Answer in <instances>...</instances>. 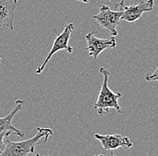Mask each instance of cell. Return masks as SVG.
Masks as SVG:
<instances>
[{"mask_svg":"<svg viewBox=\"0 0 158 156\" xmlns=\"http://www.w3.org/2000/svg\"><path fill=\"white\" fill-rule=\"evenodd\" d=\"M99 72L102 75L103 81L97 101L94 104V109H96L99 115L108 113L110 109H115L118 113H122L121 108L118 103V100L122 96V94L120 92H113L108 85L109 79L111 76L110 72L103 67L99 68Z\"/></svg>","mask_w":158,"mask_h":156,"instance_id":"7a4b0ae2","label":"cell"},{"mask_svg":"<svg viewBox=\"0 0 158 156\" xmlns=\"http://www.w3.org/2000/svg\"><path fill=\"white\" fill-rule=\"evenodd\" d=\"M95 31H91L85 36L87 46L85 49L88 50L89 56H92L94 59H96L98 56L106 49H115L117 45L116 39L112 36L108 39H101L95 36Z\"/></svg>","mask_w":158,"mask_h":156,"instance_id":"5b68a950","label":"cell"},{"mask_svg":"<svg viewBox=\"0 0 158 156\" xmlns=\"http://www.w3.org/2000/svg\"><path fill=\"white\" fill-rule=\"evenodd\" d=\"M0 63H1V59H0Z\"/></svg>","mask_w":158,"mask_h":156,"instance_id":"e0dca14e","label":"cell"},{"mask_svg":"<svg viewBox=\"0 0 158 156\" xmlns=\"http://www.w3.org/2000/svg\"><path fill=\"white\" fill-rule=\"evenodd\" d=\"M94 138L100 141L102 148L105 151H114L119 147L130 148L133 146L132 142L128 137H124L122 135H100L95 134Z\"/></svg>","mask_w":158,"mask_h":156,"instance_id":"52a82bcc","label":"cell"},{"mask_svg":"<svg viewBox=\"0 0 158 156\" xmlns=\"http://www.w3.org/2000/svg\"><path fill=\"white\" fill-rule=\"evenodd\" d=\"M74 24L73 23H69L68 24L64 31L60 33V34H58V36L55 38L54 39V42H53V45L51 47V49L49 50V52L48 53L47 57L45 58L43 63L38 67L37 70L35 71V74L36 75H40L41 72L43 71V69L45 68V66L47 65V63L49 61V59H51V57L57 53L59 50H66L68 51L69 53H72L73 52V48L71 46H69V39H70V35L72 33V31H74Z\"/></svg>","mask_w":158,"mask_h":156,"instance_id":"277c9868","label":"cell"},{"mask_svg":"<svg viewBox=\"0 0 158 156\" xmlns=\"http://www.w3.org/2000/svg\"><path fill=\"white\" fill-rule=\"evenodd\" d=\"M94 156H104L103 154H97V155H94Z\"/></svg>","mask_w":158,"mask_h":156,"instance_id":"2e32d148","label":"cell"},{"mask_svg":"<svg viewBox=\"0 0 158 156\" xmlns=\"http://www.w3.org/2000/svg\"><path fill=\"white\" fill-rule=\"evenodd\" d=\"M154 2V0H147L139 1L137 4L131 6H124L120 19L128 23H133L140 19L144 13L153 11L155 4Z\"/></svg>","mask_w":158,"mask_h":156,"instance_id":"8992f818","label":"cell"},{"mask_svg":"<svg viewBox=\"0 0 158 156\" xmlns=\"http://www.w3.org/2000/svg\"><path fill=\"white\" fill-rule=\"evenodd\" d=\"M15 103H16L15 107L14 108V109L10 112L7 116H6V117H0V133L1 132H5V131H12V132H14L15 135L19 136L20 137H24V132L21 131L18 128H16L12 123L15 115L19 110L22 109L23 101V100H17L15 101Z\"/></svg>","mask_w":158,"mask_h":156,"instance_id":"9c48e42d","label":"cell"},{"mask_svg":"<svg viewBox=\"0 0 158 156\" xmlns=\"http://www.w3.org/2000/svg\"><path fill=\"white\" fill-rule=\"evenodd\" d=\"M32 156H40V154H35L34 155H32ZM44 156H49V155H44Z\"/></svg>","mask_w":158,"mask_h":156,"instance_id":"9a60e30c","label":"cell"},{"mask_svg":"<svg viewBox=\"0 0 158 156\" xmlns=\"http://www.w3.org/2000/svg\"><path fill=\"white\" fill-rule=\"evenodd\" d=\"M17 6V0H0V27L14 30L15 12Z\"/></svg>","mask_w":158,"mask_h":156,"instance_id":"ba28073f","label":"cell"},{"mask_svg":"<svg viewBox=\"0 0 158 156\" xmlns=\"http://www.w3.org/2000/svg\"><path fill=\"white\" fill-rule=\"evenodd\" d=\"M77 1H80V2H82V3H88L89 0H77Z\"/></svg>","mask_w":158,"mask_h":156,"instance_id":"4fadbf2b","label":"cell"},{"mask_svg":"<svg viewBox=\"0 0 158 156\" xmlns=\"http://www.w3.org/2000/svg\"><path fill=\"white\" fill-rule=\"evenodd\" d=\"M110 156H116L115 155V154L113 153V151H111V153H110Z\"/></svg>","mask_w":158,"mask_h":156,"instance_id":"5bb4252c","label":"cell"},{"mask_svg":"<svg viewBox=\"0 0 158 156\" xmlns=\"http://www.w3.org/2000/svg\"><path fill=\"white\" fill-rule=\"evenodd\" d=\"M145 80L148 82H153V81L158 82V66L153 73H147L145 75Z\"/></svg>","mask_w":158,"mask_h":156,"instance_id":"8fae6325","label":"cell"},{"mask_svg":"<svg viewBox=\"0 0 158 156\" xmlns=\"http://www.w3.org/2000/svg\"><path fill=\"white\" fill-rule=\"evenodd\" d=\"M11 134L15 135L14 132H12V131H5V132H1V133H0V154L3 152V150L5 149V146H6V140H5V137H8Z\"/></svg>","mask_w":158,"mask_h":156,"instance_id":"30bf717a","label":"cell"},{"mask_svg":"<svg viewBox=\"0 0 158 156\" xmlns=\"http://www.w3.org/2000/svg\"><path fill=\"white\" fill-rule=\"evenodd\" d=\"M122 11H113L108 6L102 5L100 6V13L93 16L101 27L105 29L111 36L115 37L118 35L117 27L121 21Z\"/></svg>","mask_w":158,"mask_h":156,"instance_id":"3957f363","label":"cell"},{"mask_svg":"<svg viewBox=\"0 0 158 156\" xmlns=\"http://www.w3.org/2000/svg\"><path fill=\"white\" fill-rule=\"evenodd\" d=\"M124 2H125V0H120L119 3L115 5V7H123V6H125V5H124Z\"/></svg>","mask_w":158,"mask_h":156,"instance_id":"7c38bea8","label":"cell"},{"mask_svg":"<svg viewBox=\"0 0 158 156\" xmlns=\"http://www.w3.org/2000/svg\"><path fill=\"white\" fill-rule=\"evenodd\" d=\"M52 135L53 132L50 128L38 127L36 135L27 140L13 142L6 139V146L0 156H28L30 154H35V147L45 143Z\"/></svg>","mask_w":158,"mask_h":156,"instance_id":"6da1fadb","label":"cell"}]
</instances>
